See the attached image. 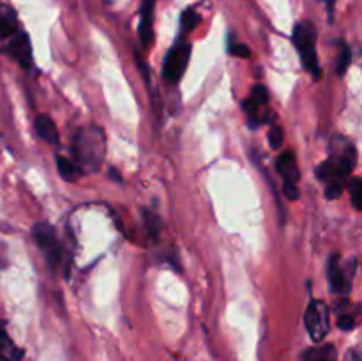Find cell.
I'll use <instances>...</instances> for the list:
<instances>
[{
    "instance_id": "1",
    "label": "cell",
    "mask_w": 362,
    "mask_h": 361,
    "mask_svg": "<svg viewBox=\"0 0 362 361\" xmlns=\"http://www.w3.org/2000/svg\"><path fill=\"white\" fill-rule=\"evenodd\" d=\"M105 152L106 138L101 127L92 124L76 131L73 140V163L78 166L80 173L98 172L105 161Z\"/></svg>"
},
{
    "instance_id": "2",
    "label": "cell",
    "mask_w": 362,
    "mask_h": 361,
    "mask_svg": "<svg viewBox=\"0 0 362 361\" xmlns=\"http://www.w3.org/2000/svg\"><path fill=\"white\" fill-rule=\"evenodd\" d=\"M293 45L299 50L304 69L310 71L315 78H320L322 71L317 57V28L315 25L310 21L297 23L296 30H293Z\"/></svg>"
},
{
    "instance_id": "3",
    "label": "cell",
    "mask_w": 362,
    "mask_h": 361,
    "mask_svg": "<svg viewBox=\"0 0 362 361\" xmlns=\"http://www.w3.org/2000/svg\"><path fill=\"white\" fill-rule=\"evenodd\" d=\"M304 324L311 340L320 343L331 329V311L324 301H311L304 314Z\"/></svg>"
},
{
    "instance_id": "4",
    "label": "cell",
    "mask_w": 362,
    "mask_h": 361,
    "mask_svg": "<svg viewBox=\"0 0 362 361\" xmlns=\"http://www.w3.org/2000/svg\"><path fill=\"white\" fill-rule=\"evenodd\" d=\"M189 55V42H177V45L166 53V59L165 62H163V78H165L170 85H175L177 81L182 78V74L186 73Z\"/></svg>"
},
{
    "instance_id": "5",
    "label": "cell",
    "mask_w": 362,
    "mask_h": 361,
    "mask_svg": "<svg viewBox=\"0 0 362 361\" xmlns=\"http://www.w3.org/2000/svg\"><path fill=\"white\" fill-rule=\"evenodd\" d=\"M34 239L39 244L42 251H45V257L48 260L49 268L55 269L57 265L62 260V244H60L59 237H57L55 230L52 225L45 222H39L34 225Z\"/></svg>"
},
{
    "instance_id": "6",
    "label": "cell",
    "mask_w": 362,
    "mask_h": 361,
    "mask_svg": "<svg viewBox=\"0 0 362 361\" xmlns=\"http://www.w3.org/2000/svg\"><path fill=\"white\" fill-rule=\"evenodd\" d=\"M356 269H357L356 258L350 260L349 268H343V265L339 264V255L338 253L331 255V258H329V268H327V276H329V283H331V289L334 290L336 294H343V296H345V294H350V290H352V278Z\"/></svg>"
},
{
    "instance_id": "7",
    "label": "cell",
    "mask_w": 362,
    "mask_h": 361,
    "mask_svg": "<svg viewBox=\"0 0 362 361\" xmlns=\"http://www.w3.org/2000/svg\"><path fill=\"white\" fill-rule=\"evenodd\" d=\"M7 52H9V55L13 57L23 69H30L32 62H34V57H32V42L30 38H28L25 32H16V34L9 39Z\"/></svg>"
},
{
    "instance_id": "8",
    "label": "cell",
    "mask_w": 362,
    "mask_h": 361,
    "mask_svg": "<svg viewBox=\"0 0 362 361\" xmlns=\"http://www.w3.org/2000/svg\"><path fill=\"white\" fill-rule=\"evenodd\" d=\"M154 2L156 0H141L140 6V27H138V34H140V41L145 48H148L152 42V25H154Z\"/></svg>"
},
{
    "instance_id": "9",
    "label": "cell",
    "mask_w": 362,
    "mask_h": 361,
    "mask_svg": "<svg viewBox=\"0 0 362 361\" xmlns=\"http://www.w3.org/2000/svg\"><path fill=\"white\" fill-rule=\"evenodd\" d=\"M276 170H278L279 176L285 179V183L288 184H297L300 179L299 166H297L296 154L292 151H285L278 156L276 159Z\"/></svg>"
},
{
    "instance_id": "10",
    "label": "cell",
    "mask_w": 362,
    "mask_h": 361,
    "mask_svg": "<svg viewBox=\"0 0 362 361\" xmlns=\"http://www.w3.org/2000/svg\"><path fill=\"white\" fill-rule=\"evenodd\" d=\"M23 360V349L14 343L7 333L6 324L0 321V361H21Z\"/></svg>"
},
{
    "instance_id": "11",
    "label": "cell",
    "mask_w": 362,
    "mask_h": 361,
    "mask_svg": "<svg viewBox=\"0 0 362 361\" xmlns=\"http://www.w3.org/2000/svg\"><path fill=\"white\" fill-rule=\"evenodd\" d=\"M18 32V18L13 7L0 4V39H11Z\"/></svg>"
},
{
    "instance_id": "12",
    "label": "cell",
    "mask_w": 362,
    "mask_h": 361,
    "mask_svg": "<svg viewBox=\"0 0 362 361\" xmlns=\"http://www.w3.org/2000/svg\"><path fill=\"white\" fill-rule=\"evenodd\" d=\"M35 131L46 144H57L59 142V130H57L52 117L46 115V113L35 117Z\"/></svg>"
},
{
    "instance_id": "13",
    "label": "cell",
    "mask_w": 362,
    "mask_h": 361,
    "mask_svg": "<svg viewBox=\"0 0 362 361\" xmlns=\"http://www.w3.org/2000/svg\"><path fill=\"white\" fill-rule=\"evenodd\" d=\"M303 361H336V347L331 343L308 349L303 354Z\"/></svg>"
},
{
    "instance_id": "14",
    "label": "cell",
    "mask_w": 362,
    "mask_h": 361,
    "mask_svg": "<svg viewBox=\"0 0 362 361\" xmlns=\"http://www.w3.org/2000/svg\"><path fill=\"white\" fill-rule=\"evenodd\" d=\"M57 168H59L60 177L69 180V183H73V180L78 179V176H81L78 166L74 165L69 158H66V156H59V158H57Z\"/></svg>"
},
{
    "instance_id": "15",
    "label": "cell",
    "mask_w": 362,
    "mask_h": 361,
    "mask_svg": "<svg viewBox=\"0 0 362 361\" xmlns=\"http://www.w3.org/2000/svg\"><path fill=\"white\" fill-rule=\"evenodd\" d=\"M144 222H145V229H147L148 236L152 237V239L158 241L159 239V234H161L163 230V222L161 218H159L156 212L148 211V209H145L144 211Z\"/></svg>"
},
{
    "instance_id": "16",
    "label": "cell",
    "mask_w": 362,
    "mask_h": 361,
    "mask_svg": "<svg viewBox=\"0 0 362 361\" xmlns=\"http://www.w3.org/2000/svg\"><path fill=\"white\" fill-rule=\"evenodd\" d=\"M349 191H350V195H352V205L357 209V211H361L362 209V204H361L362 180L359 179V177H354L352 183L349 184Z\"/></svg>"
},
{
    "instance_id": "17",
    "label": "cell",
    "mask_w": 362,
    "mask_h": 361,
    "mask_svg": "<svg viewBox=\"0 0 362 361\" xmlns=\"http://www.w3.org/2000/svg\"><path fill=\"white\" fill-rule=\"evenodd\" d=\"M198 21H200V16H198L197 11L193 9H186L182 13V16H180V25H182L184 32L193 30V28L198 25Z\"/></svg>"
},
{
    "instance_id": "18",
    "label": "cell",
    "mask_w": 362,
    "mask_h": 361,
    "mask_svg": "<svg viewBox=\"0 0 362 361\" xmlns=\"http://www.w3.org/2000/svg\"><path fill=\"white\" fill-rule=\"evenodd\" d=\"M251 99H253L255 103H257L258 106H262V108H265V106L269 105V92L267 88L264 87V85H255L253 88H251Z\"/></svg>"
},
{
    "instance_id": "19",
    "label": "cell",
    "mask_w": 362,
    "mask_h": 361,
    "mask_svg": "<svg viewBox=\"0 0 362 361\" xmlns=\"http://www.w3.org/2000/svg\"><path fill=\"white\" fill-rule=\"evenodd\" d=\"M269 145H271V149H274V151L281 149L283 130L281 126H278V124H272L271 126V131H269Z\"/></svg>"
},
{
    "instance_id": "20",
    "label": "cell",
    "mask_w": 362,
    "mask_h": 361,
    "mask_svg": "<svg viewBox=\"0 0 362 361\" xmlns=\"http://www.w3.org/2000/svg\"><path fill=\"white\" fill-rule=\"evenodd\" d=\"M350 60H352V53H350V48L346 45L341 46V53H339V59H338V74L343 76L346 73L350 66Z\"/></svg>"
},
{
    "instance_id": "21",
    "label": "cell",
    "mask_w": 362,
    "mask_h": 361,
    "mask_svg": "<svg viewBox=\"0 0 362 361\" xmlns=\"http://www.w3.org/2000/svg\"><path fill=\"white\" fill-rule=\"evenodd\" d=\"M343 190H345L343 180H331V183L327 184V188H325V197H327L329 200H334V198L341 197Z\"/></svg>"
},
{
    "instance_id": "22",
    "label": "cell",
    "mask_w": 362,
    "mask_h": 361,
    "mask_svg": "<svg viewBox=\"0 0 362 361\" xmlns=\"http://www.w3.org/2000/svg\"><path fill=\"white\" fill-rule=\"evenodd\" d=\"M338 328L341 331H352L356 328V317L350 314H341L338 317Z\"/></svg>"
},
{
    "instance_id": "23",
    "label": "cell",
    "mask_w": 362,
    "mask_h": 361,
    "mask_svg": "<svg viewBox=\"0 0 362 361\" xmlns=\"http://www.w3.org/2000/svg\"><path fill=\"white\" fill-rule=\"evenodd\" d=\"M230 53L237 57H243V59H250L251 57V48L246 45H232L230 46Z\"/></svg>"
},
{
    "instance_id": "24",
    "label": "cell",
    "mask_w": 362,
    "mask_h": 361,
    "mask_svg": "<svg viewBox=\"0 0 362 361\" xmlns=\"http://www.w3.org/2000/svg\"><path fill=\"white\" fill-rule=\"evenodd\" d=\"M283 193L288 200H297L299 198V190H297V184H288L285 183L283 184Z\"/></svg>"
},
{
    "instance_id": "25",
    "label": "cell",
    "mask_w": 362,
    "mask_h": 361,
    "mask_svg": "<svg viewBox=\"0 0 362 361\" xmlns=\"http://www.w3.org/2000/svg\"><path fill=\"white\" fill-rule=\"evenodd\" d=\"M343 361H362L361 350L357 349V347H354V349H350L349 353H346L345 360H343Z\"/></svg>"
},
{
    "instance_id": "26",
    "label": "cell",
    "mask_w": 362,
    "mask_h": 361,
    "mask_svg": "<svg viewBox=\"0 0 362 361\" xmlns=\"http://www.w3.org/2000/svg\"><path fill=\"white\" fill-rule=\"evenodd\" d=\"M322 2H324L325 6H327L329 16H331V18H329V20L332 21V11H334V2H336V0H322Z\"/></svg>"
},
{
    "instance_id": "27",
    "label": "cell",
    "mask_w": 362,
    "mask_h": 361,
    "mask_svg": "<svg viewBox=\"0 0 362 361\" xmlns=\"http://www.w3.org/2000/svg\"><path fill=\"white\" fill-rule=\"evenodd\" d=\"M110 176H112L113 179H115V183H122V177L119 176V172H117L115 168H112V170H110Z\"/></svg>"
}]
</instances>
